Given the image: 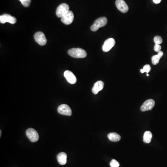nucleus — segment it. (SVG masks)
<instances>
[{
    "mask_svg": "<svg viewBox=\"0 0 167 167\" xmlns=\"http://www.w3.org/2000/svg\"><path fill=\"white\" fill-rule=\"evenodd\" d=\"M70 56L74 58H84L87 56V53L85 50L80 48H72L68 51Z\"/></svg>",
    "mask_w": 167,
    "mask_h": 167,
    "instance_id": "1",
    "label": "nucleus"
},
{
    "mask_svg": "<svg viewBox=\"0 0 167 167\" xmlns=\"http://www.w3.org/2000/svg\"><path fill=\"white\" fill-rule=\"evenodd\" d=\"M107 23V19L105 17H102L98 18L94 21L93 25L91 27V30L92 31H96L100 27H103L106 25Z\"/></svg>",
    "mask_w": 167,
    "mask_h": 167,
    "instance_id": "2",
    "label": "nucleus"
},
{
    "mask_svg": "<svg viewBox=\"0 0 167 167\" xmlns=\"http://www.w3.org/2000/svg\"><path fill=\"white\" fill-rule=\"evenodd\" d=\"M69 11V6L67 4L62 3L59 5L56 10V15L58 17L61 18Z\"/></svg>",
    "mask_w": 167,
    "mask_h": 167,
    "instance_id": "3",
    "label": "nucleus"
},
{
    "mask_svg": "<svg viewBox=\"0 0 167 167\" xmlns=\"http://www.w3.org/2000/svg\"><path fill=\"white\" fill-rule=\"evenodd\" d=\"M26 135L32 142H36L39 140V136L38 132L34 129H28L26 131Z\"/></svg>",
    "mask_w": 167,
    "mask_h": 167,
    "instance_id": "4",
    "label": "nucleus"
},
{
    "mask_svg": "<svg viewBox=\"0 0 167 167\" xmlns=\"http://www.w3.org/2000/svg\"><path fill=\"white\" fill-rule=\"evenodd\" d=\"M73 20L74 14L73 12L70 10L61 18V21L64 24L67 25L71 24L73 22Z\"/></svg>",
    "mask_w": 167,
    "mask_h": 167,
    "instance_id": "5",
    "label": "nucleus"
},
{
    "mask_svg": "<svg viewBox=\"0 0 167 167\" xmlns=\"http://www.w3.org/2000/svg\"><path fill=\"white\" fill-rule=\"evenodd\" d=\"M34 38L36 42L40 46H44L47 42V40L45 34H44L42 32H37L36 34H34Z\"/></svg>",
    "mask_w": 167,
    "mask_h": 167,
    "instance_id": "6",
    "label": "nucleus"
},
{
    "mask_svg": "<svg viewBox=\"0 0 167 167\" xmlns=\"http://www.w3.org/2000/svg\"><path fill=\"white\" fill-rule=\"evenodd\" d=\"M58 112L60 114L63 115L70 116L72 115V110L70 107L66 104L60 105L58 108Z\"/></svg>",
    "mask_w": 167,
    "mask_h": 167,
    "instance_id": "7",
    "label": "nucleus"
},
{
    "mask_svg": "<svg viewBox=\"0 0 167 167\" xmlns=\"http://www.w3.org/2000/svg\"><path fill=\"white\" fill-rule=\"evenodd\" d=\"M115 40L113 38L107 39L105 41L104 45L103 46V51L105 52H109L115 46Z\"/></svg>",
    "mask_w": 167,
    "mask_h": 167,
    "instance_id": "8",
    "label": "nucleus"
},
{
    "mask_svg": "<svg viewBox=\"0 0 167 167\" xmlns=\"http://www.w3.org/2000/svg\"><path fill=\"white\" fill-rule=\"evenodd\" d=\"M0 22L1 23H9L14 24L16 22V19L10 14H4L0 16Z\"/></svg>",
    "mask_w": 167,
    "mask_h": 167,
    "instance_id": "9",
    "label": "nucleus"
},
{
    "mask_svg": "<svg viewBox=\"0 0 167 167\" xmlns=\"http://www.w3.org/2000/svg\"><path fill=\"white\" fill-rule=\"evenodd\" d=\"M155 105V102L154 100L151 99L146 100V101L142 104L141 107V110L142 112H146V111L151 110L153 109Z\"/></svg>",
    "mask_w": 167,
    "mask_h": 167,
    "instance_id": "10",
    "label": "nucleus"
},
{
    "mask_svg": "<svg viewBox=\"0 0 167 167\" xmlns=\"http://www.w3.org/2000/svg\"><path fill=\"white\" fill-rule=\"evenodd\" d=\"M116 5L118 10L123 13H125L129 10V7L124 0H116Z\"/></svg>",
    "mask_w": 167,
    "mask_h": 167,
    "instance_id": "11",
    "label": "nucleus"
},
{
    "mask_svg": "<svg viewBox=\"0 0 167 167\" xmlns=\"http://www.w3.org/2000/svg\"><path fill=\"white\" fill-rule=\"evenodd\" d=\"M64 75L69 83L71 84H74L76 83V77L71 71H68V70L65 71L64 73Z\"/></svg>",
    "mask_w": 167,
    "mask_h": 167,
    "instance_id": "12",
    "label": "nucleus"
},
{
    "mask_svg": "<svg viewBox=\"0 0 167 167\" xmlns=\"http://www.w3.org/2000/svg\"><path fill=\"white\" fill-rule=\"evenodd\" d=\"M104 83L103 81H98L94 84L92 89V92L94 94H98L99 92L101 91L104 88Z\"/></svg>",
    "mask_w": 167,
    "mask_h": 167,
    "instance_id": "13",
    "label": "nucleus"
},
{
    "mask_svg": "<svg viewBox=\"0 0 167 167\" xmlns=\"http://www.w3.org/2000/svg\"><path fill=\"white\" fill-rule=\"evenodd\" d=\"M57 160L60 165L66 164L67 162V155L64 152L60 153L57 155Z\"/></svg>",
    "mask_w": 167,
    "mask_h": 167,
    "instance_id": "14",
    "label": "nucleus"
},
{
    "mask_svg": "<svg viewBox=\"0 0 167 167\" xmlns=\"http://www.w3.org/2000/svg\"><path fill=\"white\" fill-rule=\"evenodd\" d=\"M164 55V53L162 51H160V52H158L157 54L153 56L152 57V63L153 65H156L158 64L160 61V60L161 58L162 57V56Z\"/></svg>",
    "mask_w": 167,
    "mask_h": 167,
    "instance_id": "15",
    "label": "nucleus"
},
{
    "mask_svg": "<svg viewBox=\"0 0 167 167\" xmlns=\"http://www.w3.org/2000/svg\"><path fill=\"white\" fill-rule=\"evenodd\" d=\"M108 138L111 141L114 142H118L121 139L120 136L115 132L109 133L108 135Z\"/></svg>",
    "mask_w": 167,
    "mask_h": 167,
    "instance_id": "16",
    "label": "nucleus"
},
{
    "mask_svg": "<svg viewBox=\"0 0 167 167\" xmlns=\"http://www.w3.org/2000/svg\"><path fill=\"white\" fill-rule=\"evenodd\" d=\"M152 138V134L151 131H147L145 132L144 134V135L143 137V140L144 142L146 144H149L151 142Z\"/></svg>",
    "mask_w": 167,
    "mask_h": 167,
    "instance_id": "17",
    "label": "nucleus"
},
{
    "mask_svg": "<svg viewBox=\"0 0 167 167\" xmlns=\"http://www.w3.org/2000/svg\"><path fill=\"white\" fill-rule=\"evenodd\" d=\"M151 67L150 65H146L144 66L143 68L140 70V72L142 73H144L145 72H146L147 73H148L151 71Z\"/></svg>",
    "mask_w": 167,
    "mask_h": 167,
    "instance_id": "18",
    "label": "nucleus"
},
{
    "mask_svg": "<svg viewBox=\"0 0 167 167\" xmlns=\"http://www.w3.org/2000/svg\"><path fill=\"white\" fill-rule=\"evenodd\" d=\"M154 41L155 44L160 45L162 42V39L160 36H156L154 38Z\"/></svg>",
    "mask_w": 167,
    "mask_h": 167,
    "instance_id": "19",
    "label": "nucleus"
},
{
    "mask_svg": "<svg viewBox=\"0 0 167 167\" xmlns=\"http://www.w3.org/2000/svg\"><path fill=\"white\" fill-rule=\"evenodd\" d=\"M21 2L23 6L25 7H28L30 4L31 0H19Z\"/></svg>",
    "mask_w": 167,
    "mask_h": 167,
    "instance_id": "20",
    "label": "nucleus"
},
{
    "mask_svg": "<svg viewBox=\"0 0 167 167\" xmlns=\"http://www.w3.org/2000/svg\"><path fill=\"white\" fill-rule=\"evenodd\" d=\"M119 164L116 160L113 159L110 162V166L111 167H119Z\"/></svg>",
    "mask_w": 167,
    "mask_h": 167,
    "instance_id": "21",
    "label": "nucleus"
},
{
    "mask_svg": "<svg viewBox=\"0 0 167 167\" xmlns=\"http://www.w3.org/2000/svg\"><path fill=\"white\" fill-rule=\"evenodd\" d=\"M161 46L158 44H155L154 47V50L155 52H159L161 50Z\"/></svg>",
    "mask_w": 167,
    "mask_h": 167,
    "instance_id": "22",
    "label": "nucleus"
},
{
    "mask_svg": "<svg viewBox=\"0 0 167 167\" xmlns=\"http://www.w3.org/2000/svg\"><path fill=\"white\" fill-rule=\"evenodd\" d=\"M161 1L162 0H153L154 3L155 4L160 3H161Z\"/></svg>",
    "mask_w": 167,
    "mask_h": 167,
    "instance_id": "23",
    "label": "nucleus"
},
{
    "mask_svg": "<svg viewBox=\"0 0 167 167\" xmlns=\"http://www.w3.org/2000/svg\"><path fill=\"white\" fill-rule=\"evenodd\" d=\"M147 76H149V74L148 73H147Z\"/></svg>",
    "mask_w": 167,
    "mask_h": 167,
    "instance_id": "24",
    "label": "nucleus"
}]
</instances>
